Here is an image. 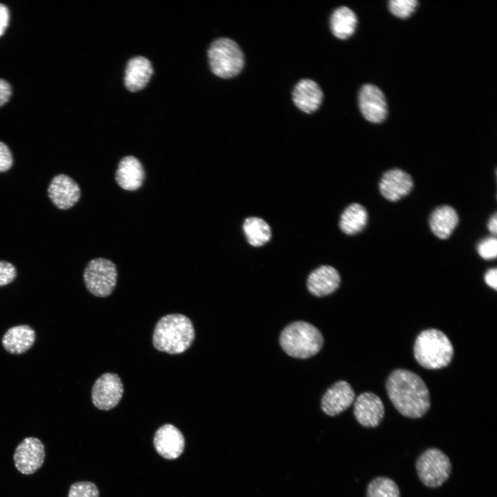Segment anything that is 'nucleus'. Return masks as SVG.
I'll return each instance as SVG.
<instances>
[{
	"mask_svg": "<svg viewBox=\"0 0 497 497\" xmlns=\"http://www.w3.org/2000/svg\"><path fill=\"white\" fill-rule=\"evenodd\" d=\"M387 394L394 407L409 418L422 417L430 408L429 389L423 380L411 371L398 369L386 382Z\"/></svg>",
	"mask_w": 497,
	"mask_h": 497,
	"instance_id": "obj_1",
	"label": "nucleus"
},
{
	"mask_svg": "<svg viewBox=\"0 0 497 497\" xmlns=\"http://www.w3.org/2000/svg\"><path fill=\"white\" fill-rule=\"evenodd\" d=\"M194 339V327L188 317L182 314H168L157 322L153 344L159 351L179 354L186 351Z\"/></svg>",
	"mask_w": 497,
	"mask_h": 497,
	"instance_id": "obj_2",
	"label": "nucleus"
},
{
	"mask_svg": "<svg viewBox=\"0 0 497 497\" xmlns=\"http://www.w3.org/2000/svg\"><path fill=\"white\" fill-rule=\"evenodd\" d=\"M416 361L427 369H438L447 366L454 356V347L448 337L436 329L422 331L413 346Z\"/></svg>",
	"mask_w": 497,
	"mask_h": 497,
	"instance_id": "obj_3",
	"label": "nucleus"
},
{
	"mask_svg": "<svg viewBox=\"0 0 497 497\" xmlns=\"http://www.w3.org/2000/svg\"><path fill=\"white\" fill-rule=\"evenodd\" d=\"M321 332L313 324L295 321L288 324L281 332L280 344L290 356L305 359L315 355L323 345Z\"/></svg>",
	"mask_w": 497,
	"mask_h": 497,
	"instance_id": "obj_4",
	"label": "nucleus"
},
{
	"mask_svg": "<svg viewBox=\"0 0 497 497\" xmlns=\"http://www.w3.org/2000/svg\"><path fill=\"white\" fill-rule=\"evenodd\" d=\"M212 72L221 78H231L238 75L244 64V54L236 42L228 38L215 40L208 50Z\"/></svg>",
	"mask_w": 497,
	"mask_h": 497,
	"instance_id": "obj_5",
	"label": "nucleus"
},
{
	"mask_svg": "<svg viewBox=\"0 0 497 497\" xmlns=\"http://www.w3.org/2000/svg\"><path fill=\"white\" fill-rule=\"evenodd\" d=\"M420 480L430 488L440 487L449 478L452 467L449 457L437 448L424 451L416 462Z\"/></svg>",
	"mask_w": 497,
	"mask_h": 497,
	"instance_id": "obj_6",
	"label": "nucleus"
},
{
	"mask_svg": "<svg viewBox=\"0 0 497 497\" xmlns=\"http://www.w3.org/2000/svg\"><path fill=\"white\" fill-rule=\"evenodd\" d=\"M117 271L110 260L95 258L90 260L84 272L85 285L90 293L97 297L110 295L117 283Z\"/></svg>",
	"mask_w": 497,
	"mask_h": 497,
	"instance_id": "obj_7",
	"label": "nucleus"
},
{
	"mask_svg": "<svg viewBox=\"0 0 497 497\" xmlns=\"http://www.w3.org/2000/svg\"><path fill=\"white\" fill-rule=\"evenodd\" d=\"M123 392L124 387L119 377L113 373H106L99 377L93 384L92 401L97 408L108 411L117 405Z\"/></svg>",
	"mask_w": 497,
	"mask_h": 497,
	"instance_id": "obj_8",
	"label": "nucleus"
},
{
	"mask_svg": "<svg viewBox=\"0 0 497 497\" xmlns=\"http://www.w3.org/2000/svg\"><path fill=\"white\" fill-rule=\"evenodd\" d=\"M45 456L43 442L37 438L27 437L15 449L14 466L23 474H32L43 465Z\"/></svg>",
	"mask_w": 497,
	"mask_h": 497,
	"instance_id": "obj_9",
	"label": "nucleus"
},
{
	"mask_svg": "<svg viewBox=\"0 0 497 497\" xmlns=\"http://www.w3.org/2000/svg\"><path fill=\"white\" fill-rule=\"evenodd\" d=\"M48 195L57 208L66 210L79 201L81 189L72 178L64 174H58L50 181Z\"/></svg>",
	"mask_w": 497,
	"mask_h": 497,
	"instance_id": "obj_10",
	"label": "nucleus"
},
{
	"mask_svg": "<svg viewBox=\"0 0 497 497\" xmlns=\"http://www.w3.org/2000/svg\"><path fill=\"white\" fill-rule=\"evenodd\" d=\"M359 107L363 117L370 122L381 123L387 115V105L382 90L375 85L367 84L360 89Z\"/></svg>",
	"mask_w": 497,
	"mask_h": 497,
	"instance_id": "obj_11",
	"label": "nucleus"
},
{
	"mask_svg": "<svg viewBox=\"0 0 497 497\" xmlns=\"http://www.w3.org/2000/svg\"><path fill=\"white\" fill-rule=\"evenodd\" d=\"M153 445L156 451L162 457L174 460L184 451L185 440L179 429L171 424H166L155 431Z\"/></svg>",
	"mask_w": 497,
	"mask_h": 497,
	"instance_id": "obj_12",
	"label": "nucleus"
},
{
	"mask_svg": "<svg viewBox=\"0 0 497 497\" xmlns=\"http://www.w3.org/2000/svg\"><path fill=\"white\" fill-rule=\"evenodd\" d=\"M354 416L363 427L374 428L379 425L384 418V407L376 394L364 392L354 402Z\"/></svg>",
	"mask_w": 497,
	"mask_h": 497,
	"instance_id": "obj_13",
	"label": "nucleus"
},
{
	"mask_svg": "<svg viewBox=\"0 0 497 497\" xmlns=\"http://www.w3.org/2000/svg\"><path fill=\"white\" fill-rule=\"evenodd\" d=\"M381 195L387 200L396 202L407 195L413 187L411 176L406 171L394 168L386 171L379 182Z\"/></svg>",
	"mask_w": 497,
	"mask_h": 497,
	"instance_id": "obj_14",
	"label": "nucleus"
},
{
	"mask_svg": "<svg viewBox=\"0 0 497 497\" xmlns=\"http://www.w3.org/2000/svg\"><path fill=\"white\" fill-rule=\"evenodd\" d=\"M354 400L355 393L351 385L340 380L325 392L321 400V408L327 415L335 416L348 409Z\"/></svg>",
	"mask_w": 497,
	"mask_h": 497,
	"instance_id": "obj_15",
	"label": "nucleus"
},
{
	"mask_svg": "<svg viewBox=\"0 0 497 497\" xmlns=\"http://www.w3.org/2000/svg\"><path fill=\"white\" fill-rule=\"evenodd\" d=\"M115 178L121 188L134 191L142 186L145 171L138 159L128 155L123 157L119 162Z\"/></svg>",
	"mask_w": 497,
	"mask_h": 497,
	"instance_id": "obj_16",
	"label": "nucleus"
},
{
	"mask_svg": "<svg viewBox=\"0 0 497 497\" xmlns=\"http://www.w3.org/2000/svg\"><path fill=\"white\" fill-rule=\"evenodd\" d=\"M340 276L331 266L323 265L313 271L307 279L309 291L316 297H323L333 293L339 286Z\"/></svg>",
	"mask_w": 497,
	"mask_h": 497,
	"instance_id": "obj_17",
	"label": "nucleus"
},
{
	"mask_svg": "<svg viewBox=\"0 0 497 497\" xmlns=\"http://www.w3.org/2000/svg\"><path fill=\"white\" fill-rule=\"evenodd\" d=\"M323 93L316 82L309 79H301L293 91L295 105L306 113L315 112L320 106Z\"/></svg>",
	"mask_w": 497,
	"mask_h": 497,
	"instance_id": "obj_18",
	"label": "nucleus"
},
{
	"mask_svg": "<svg viewBox=\"0 0 497 497\" xmlns=\"http://www.w3.org/2000/svg\"><path fill=\"white\" fill-rule=\"evenodd\" d=\"M153 73L150 61L142 56L130 59L126 66L124 83L127 89L136 92L144 88Z\"/></svg>",
	"mask_w": 497,
	"mask_h": 497,
	"instance_id": "obj_19",
	"label": "nucleus"
},
{
	"mask_svg": "<svg viewBox=\"0 0 497 497\" xmlns=\"http://www.w3.org/2000/svg\"><path fill=\"white\" fill-rule=\"evenodd\" d=\"M35 332L28 325H17L8 329L1 340L6 351L21 354L29 350L35 341Z\"/></svg>",
	"mask_w": 497,
	"mask_h": 497,
	"instance_id": "obj_20",
	"label": "nucleus"
},
{
	"mask_svg": "<svg viewBox=\"0 0 497 497\" xmlns=\"http://www.w3.org/2000/svg\"><path fill=\"white\" fill-rule=\"evenodd\" d=\"M459 217L456 210L448 205L436 208L431 214L429 226L432 233L438 238H448L456 227Z\"/></svg>",
	"mask_w": 497,
	"mask_h": 497,
	"instance_id": "obj_21",
	"label": "nucleus"
},
{
	"mask_svg": "<svg viewBox=\"0 0 497 497\" xmlns=\"http://www.w3.org/2000/svg\"><path fill=\"white\" fill-rule=\"evenodd\" d=\"M368 213L360 204L349 205L340 216L339 226L347 235H352L361 232L367 225Z\"/></svg>",
	"mask_w": 497,
	"mask_h": 497,
	"instance_id": "obj_22",
	"label": "nucleus"
},
{
	"mask_svg": "<svg viewBox=\"0 0 497 497\" xmlns=\"http://www.w3.org/2000/svg\"><path fill=\"white\" fill-rule=\"evenodd\" d=\"M357 23L355 14L346 6H340L335 9L330 19V26L333 35L340 39L350 37L355 32Z\"/></svg>",
	"mask_w": 497,
	"mask_h": 497,
	"instance_id": "obj_23",
	"label": "nucleus"
},
{
	"mask_svg": "<svg viewBox=\"0 0 497 497\" xmlns=\"http://www.w3.org/2000/svg\"><path fill=\"white\" fill-rule=\"evenodd\" d=\"M243 230L248 242L255 247L267 243L271 237V229L264 220L257 217L246 218Z\"/></svg>",
	"mask_w": 497,
	"mask_h": 497,
	"instance_id": "obj_24",
	"label": "nucleus"
},
{
	"mask_svg": "<svg viewBox=\"0 0 497 497\" xmlns=\"http://www.w3.org/2000/svg\"><path fill=\"white\" fill-rule=\"evenodd\" d=\"M366 497H400V489L392 479L378 476L368 485Z\"/></svg>",
	"mask_w": 497,
	"mask_h": 497,
	"instance_id": "obj_25",
	"label": "nucleus"
},
{
	"mask_svg": "<svg viewBox=\"0 0 497 497\" xmlns=\"http://www.w3.org/2000/svg\"><path fill=\"white\" fill-rule=\"evenodd\" d=\"M418 4L416 0H391L389 1V9L396 17L405 19L415 11Z\"/></svg>",
	"mask_w": 497,
	"mask_h": 497,
	"instance_id": "obj_26",
	"label": "nucleus"
},
{
	"mask_svg": "<svg viewBox=\"0 0 497 497\" xmlns=\"http://www.w3.org/2000/svg\"><path fill=\"white\" fill-rule=\"evenodd\" d=\"M97 486L90 481H79L70 487L68 497H99Z\"/></svg>",
	"mask_w": 497,
	"mask_h": 497,
	"instance_id": "obj_27",
	"label": "nucleus"
},
{
	"mask_svg": "<svg viewBox=\"0 0 497 497\" xmlns=\"http://www.w3.org/2000/svg\"><path fill=\"white\" fill-rule=\"evenodd\" d=\"M479 255L485 260H492L497 255V240L495 237H488L482 240L477 246Z\"/></svg>",
	"mask_w": 497,
	"mask_h": 497,
	"instance_id": "obj_28",
	"label": "nucleus"
},
{
	"mask_svg": "<svg viewBox=\"0 0 497 497\" xmlns=\"http://www.w3.org/2000/svg\"><path fill=\"white\" fill-rule=\"evenodd\" d=\"M16 277V267L9 262L0 260V286L11 283Z\"/></svg>",
	"mask_w": 497,
	"mask_h": 497,
	"instance_id": "obj_29",
	"label": "nucleus"
},
{
	"mask_svg": "<svg viewBox=\"0 0 497 497\" xmlns=\"http://www.w3.org/2000/svg\"><path fill=\"white\" fill-rule=\"evenodd\" d=\"M13 157L8 146L0 142V173L6 172L11 168Z\"/></svg>",
	"mask_w": 497,
	"mask_h": 497,
	"instance_id": "obj_30",
	"label": "nucleus"
},
{
	"mask_svg": "<svg viewBox=\"0 0 497 497\" xmlns=\"http://www.w3.org/2000/svg\"><path fill=\"white\" fill-rule=\"evenodd\" d=\"M12 93L11 86L6 80L0 79V107L8 101Z\"/></svg>",
	"mask_w": 497,
	"mask_h": 497,
	"instance_id": "obj_31",
	"label": "nucleus"
},
{
	"mask_svg": "<svg viewBox=\"0 0 497 497\" xmlns=\"http://www.w3.org/2000/svg\"><path fill=\"white\" fill-rule=\"evenodd\" d=\"M10 19V13L8 8L0 3V37L3 35L6 28L8 26Z\"/></svg>",
	"mask_w": 497,
	"mask_h": 497,
	"instance_id": "obj_32",
	"label": "nucleus"
},
{
	"mask_svg": "<svg viewBox=\"0 0 497 497\" xmlns=\"http://www.w3.org/2000/svg\"><path fill=\"white\" fill-rule=\"evenodd\" d=\"M485 283L491 288L496 290L497 287V269L496 268L489 269L485 275Z\"/></svg>",
	"mask_w": 497,
	"mask_h": 497,
	"instance_id": "obj_33",
	"label": "nucleus"
},
{
	"mask_svg": "<svg viewBox=\"0 0 497 497\" xmlns=\"http://www.w3.org/2000/svg\"><path fill=\"white\" fill-rule=\"evenodd\" d=\"M487 228L489 232L494 235H496L497 232V215L494 213L489 220L487 223Z\"/></svg>",
	"mask_w": 497,
	"mask_h": 497,
	"instance_id": "obj_34",
	"label": "nucleus"
}]
</instances>
